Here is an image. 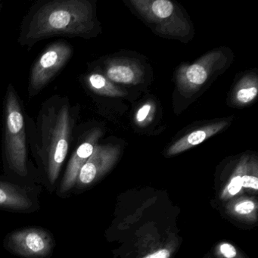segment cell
<instances>
[{"label": "cell", "mask_w": 258, "mask_h": 258, "mask_svg": "<svg viewBox=\"0 0 258 258\" xmlns=\"http://www.w3.org/2000/svg\"><path fill=\"white\" fill-rule=\"evenodd\" d=\"M4 106L3 161L6 176L24 183L41 185L37 169L28 160L26 114L12 84L7 87Z\"/></svg>", "instance_id": "3"}, {"label": "cell", "mask_w": 258, "mask_h": 258, "mask_svg": "<svg viewBox=\"0 0 258 258\" xmlns=\"http://www.w3.org/2000/svg\"><path fill=\"white\" fill-rule=\"evenodd\" d=\"M96 28L94 10L87 0H41L24 17L18 43L30 49L55 37L87 38Z\"/></svg>", "instance_id": "2"}, {"label": "cell", "mask_w": 258, "mask_h": 258, "mask_svg": "<svg viewBox=\"0 0 258 258\" xmlns=\"http://www.w3.org/2000/svg\"><path fill=\"white\" fill-rule=\"evenodd\" d=\"M152 107L149 104H146V105H143L137 114V120L140 123L146 120V117L149 115V112H150Z\"/></svg>", "instance_id": "18"}, {"label": "cell", "mask_w": 258, "mask_h": 258, "mask_svg": "<svg viewBox=\"0 0 258 258\" xmlns=\"http://www.w3.org/2000/svg\"><path fill=\"white\" fill-rule=\"evenodd\" d=\"M73 55V48L66 40L47 45L33 64L28 80V98L38 95L66 67Z\"/></svg>", "instance_id": "4"}, {"label": "cell", "mask_w": 258, "mask_h": 258, "mask_svg": "<svg viewBox=\"0 0 258 258\" xmlns=\"http://www.w3.org/2000/svg\"><path fill=\"white\" fill-rule=\"evenodd\" d=\"M99 137L100 132L98 130H93L79 139V144L75 148L69 159L64 174L58 182L55 190L58 197L69 198L71 196L75 188L80 170L93 154Z\"/></svg>", "instance_id": "7"}, {"label": "cell", "mask_w": 258, "mask_h": 258, "mask_svg": "<svg viewBox=\"0 0 258 258\" xmlns=\"http://www.w3.org/2000/svg\"><path fill=\"white\" fill-rule=\"evenodd\" d=\"M218 54H211L201 61L181 69L179 73V87L185 92L196 91L208 80L211 68Z\"/></svg>", "instance_id": "8"}, {"label": "cell", "mask_w": 258, "mask_h": 258, "mask_svg": "<svg viewBox=\"0 0 258 258\" xmlns=\"http://www.w3.org/2000/svg\"><path fill=\"white\" fill-rule=\"evenodd\" d=\"M169 256H170V252L166 249H163V250H158L145 258H169Z\"/></svg>", "instance_id": "19"}, {"label": "cell", "mask_w": 258, "mask_h": 258, "mask_svg": "<svg viewBox=\"0 0 258 258\" xmlns=\"http://www.w3.org/2000/svg\"><path fill=\"white\" fill-rule=\"evenodd\" d=\"M107 78L114 82L120 84H136L140 77V72L137 69L130 64H112L108 68L106 72Z\"/></svg>", "instance_id": "11"}, {"label": "cell", "mask_w": 258, "mask_h": 258, "mask_svg": "<svg viewBox=\"0 0 258 258\" xmlns=\"http://www.w3.org/2000/svg\"><path fill=\"white\" fill-rule=\"evenodd\" d=\"M241 185L242 187L253 188L254 189L258 188V179L255 176H244L241 177Z\"/></svg>", "instance_id": "16"}, {"label": "cell", "mask_w": 258, "mask_h": 258, "mask_svg": "<svg viewBox=\"0 0 258 258\" xmlns=\"http://www.w3.org/2000/svg\"><path fill=\"white\" fill-rule=\"evenodd\" d=\"M78 109L67 96L54 95L42 104L36 120L25 114L27 140L42 186L54 192L67 158Z\"/></svg>", "instance_id": "1"}, {"label": "cell", "mask_w": 258, "mask_h": 258, "mask_svg": "<svg viewBox=\"0 0 258 258\" xmlns=\"http://www.w3.org/2000/svg\"><path fill=\"white\" fill-rule=\"evenodd\" d=\"M108 150L106 147L96 146L91 156L80 170L73 191L90 185L97 177L99 171L107 162Z\"/></svg>", "instance_id": "9"}, {"label": "cell", "mask_w": 258, "mask_h": 258, "mask_svg": "<svg viewBox=\"0 0 258 258\" xmlns=\"http://www.w3.org/2000/svg\"><path fill=\"white\" fill-rule=\"evenodd\" d=\"M56 242L52 232L41 226H27L6 235L4 247L21 258H50Z\"/></svg>", "instance_id": "5"}, {"label": "cell", "mask_w": 258, "mask_h": 258, "mask_svg": "<svg viewBox=\"0 0 258 258\" xmlns=\"http://www.w3.org/2000/svg\"><path fill=\"white\" fill-rule=\"evenodd\" d=\"M87 81L89 87L98 94L110 96L120 95V91H118L108 79L100 74L95 73L89 75Z\"/></svg>", "instance_id": "12"}, {"label": "cell", "mask_w": 258, "mask_h": 258, "mask_svg": "<svg viewBox=\"0 0 258 258\" xmlns=\"http://www.w3.org/2000/svg\"><path fill=\"white\" fill-rule=\"evenodd\" d=\"M257 86L253 79L244 80L238 87L235 95L237 102L241 104H247L252 102L257 95Z\"/></svg>", "instance_id": "13"}, {"label": "cell", "mask_w": 258, "mask_h": 258, "mask_svg": "<svg viewBox=\"0 0 258 258\" xmlns=\"http://www.w3.org/2000/svg\"><path fill=\"white\" fill-rule=\"evenodd\" d=\"M254 209V205L253 202L247 201V202H241L235 205V210L236 212L240 214H247L251 212Z\"/></svg>", "instance_id": "14"}, {"label": "cell", "mask_w": 258, "mask_h": 258, "mask_svg": "<svg viewBox=\"0 0 258 258\" xmlns=\"http://www.w3.org/2000/svg\"><path fill=\"white\" fill-rule=\"evenodd\" d=\"M226 124L227 123L226 122H220V123L208 125V126H204L201 129L192 131L174 143L169 149V153L175 155V154L179 153V152L190 149L193 146L201 144L223 129Z\"/></svg>", "instance_id": "10"}, {"label": "cell", "mask_w": 258, "mask_h": 258, "mask_svg": "<svg viewBox=\"0 0 258 258\" xmlns=\"http://www.w3.org/2000/svg\"><path fill=\"white\" fill-rule=\"evenodd\" d=\"M42 185H30L7 176H0V210L31 214L40 208Z\"/></svg>", "instance_id": "6"}, {"label": "cell", "mask_w": 258, "mask_h": 258, "mask_svg": "<svg viewBox=\"0 0 258 258\" xmlns=\"http://www.w3.org/2000/svg\"><path fill=\"white\" fill-rule=\"evenodd\" d=\"M220 251L226 258H233L236 255V250L230 244H223L220 246Z\"/></svg>", "instance_id": "17"}, {"label": "cell", "mask_w": 258, "mask_h": 258, "mask_svg": "<svg viewBox=\"0 0 258 258\" xmlns=\"http://www.w3.org/2000/svg\"><path fill=\"white\" fill-rule=\"evenodd\" d=\"M241 187H242V185H241V176H235L229 183V186H228V191L231 195L234 196L241 190Z\"/></svg>", "instance_id": "15"}, {"label": "cell", "mask_w": 258, "mask_h": 258, "mask_svg": "<svg viewBox=\"0 0 258 258\" xmlns=\"http://www.w3.org/2000/svg\"><path fill=\"white\" fill-rule=\"evenodd\" d=\"M1 10H2V5L0 4V13H1Z\"/></svg>", "instance_id": "20"}]
</instances>
